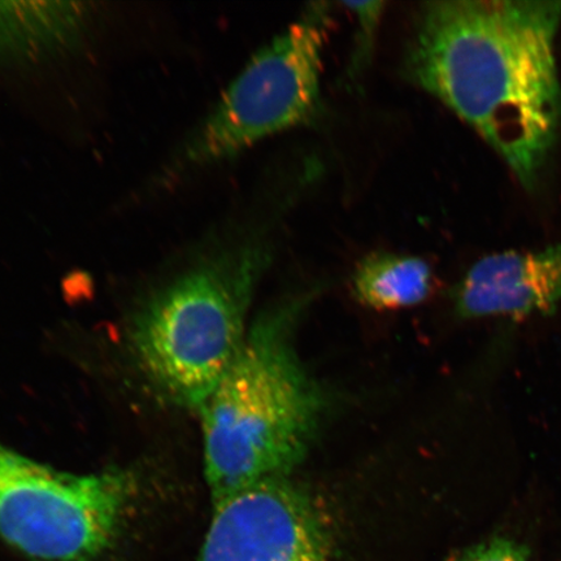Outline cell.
<instances>
[{"mask_svg":"<svg viewBox=\"0 0 561 561\" xmlns=\"http://www.w3.org/2000/svg\"><path fill=\"white\" fill-rule=\"evenodd\" d=\"M328 4L313 3L259 50L180 146L161 180L233 159L262 140L321 115Z\"/></svg>","mask_w":561,"mask_h":561,"instance_id":"obj_4","label":"cell"},{"mask_svg":"<svg viewBox=\"0 0 561 561\" xmlns=\"http://www.w3.org/2000/svg\"><path fill=\"white\" fill-rule=\"evenodd\" d=\"M356 18V33L353 51L346 70L351 83L359 81L371 65L376 50L378 30L385 15L383 2H348L343 4Z\"/></svg>","mask_w":561,"mask_h":561,"instance_id":"obj_10","label":"cell"},{"mask_svg":"<svg viewBox=\"0 0 561 561\" xmlns=\"http://www.w3.org/2000/svg\"><path fill=\"white\" fill-rule=\"evenodd\" d=\"M139 479L128 468L59 471L0 442V537L39 561H91L123 529Z\"/></svg>","mask_w":561,"mask_h":561,"instance_id":"obj_5","label":"cell"},{"mask_svg":"<svg viewBox=\"0 0 561 561\" xmlns=\"http://www.w3.org/2000/svg\"><path fill=\"white\" fill-rule=\"evenodd\" d=\"M561 301V243L480 259L455 291L462 318L549 314Z\"/></svg>","mask_w":561,"mask_h":561,"instance_id":"obj_7","label":"cell"},{"mask_svg":"<svg viewBox=\"0 0 561 561\" xmlns=\"http://www.w3.org/2000/svg\"><path fill=\"white\" fill-rule=\"evenodd\" d=\"M275 229L220 238L147 296L129 346L147 383L167 402L198 411L240 355L259 280L275 254Z\"/></svg>","mask_w":561,"mask_h":561,"instance_id":"obj_2","label":"cell"},{"mask_svg":"<svg viewBox=\"0 0 561 561\" xmlns=\"http://www.w3.org/2000/svg\"><path fill=\"white\" fill-rule=\"evenodd\" d=\"M331 530L310 491L266 480L214 502L199 561H335Z\"/></svg>","mask_w":561,"mask_h":561,"instance_id":"obj_6","label":"cell"},{"mask_svg":"<svg viewBox=\"0 0 561 561\" xmlns=\"http://www.w3.org/2000/svg\"><path fill=\"white\" fill-rule=\"evenodd\" d=\"M556 0L420 7L403 73L472 128L522 186L538 187L561 136Z\"/></svg>","mask_w":561,"mask_h":561,"instance_id":"obj_1","label":"cell"},{"mask_svg":"<svg viewBox=\"0 0 561 561\" xmlns=\"http://www.w3.org/2000/svg\"><path fill=\"white\" fill-rule=\"evenodd\" d=\"M96 13L87 2H0V65H39L79 50Z\"/></svg>","mask_w":561,"mask_h":561,"instance_id":"obj_8","label":"cell"},{"mask_svg":"<svg viewBox=\"0 0 561 561\" xmlns=\"http://www.w3.org/2000/svg\"><path fill=\"white\" fill-rule=\"evenodd\" d=\"M354 293L376 310H399L421 304L433 286L431 265L424 259L376 252L357 265Z\"/></svg>","mask_w":561,"mask_h":561,"instance_id":"obj_9","label":"cell"},{"mask_svg":"<svg viewBox=\"0 0 561 561\" xmlns=\"http://www.w3.org/2000/svg\"><path fill=\"white\" fill-rule=\"evenodd\" d=\"M450 561H531V558L523 545L497 537L469 547Z\"/></svg>","mask_w":561,"mask_h":561,"instance_id":"obj_11","label":"cell"},{"mask_svg":"<svg viewBox=\"0 0 561 561\" xmlns=\"http://www.w3.org/2000/svg\"><path fill=\"white\" fill-rule=\"evenodd\" d=\"M300 305L289 301L252 322L240 355L199 410L213 503L290 477L310 451L324 397L294 347Z\"/></svg>","mask_w":561,"mask_h":561,"instance_id":"obj_3","label":"cell"}]
</instances>
